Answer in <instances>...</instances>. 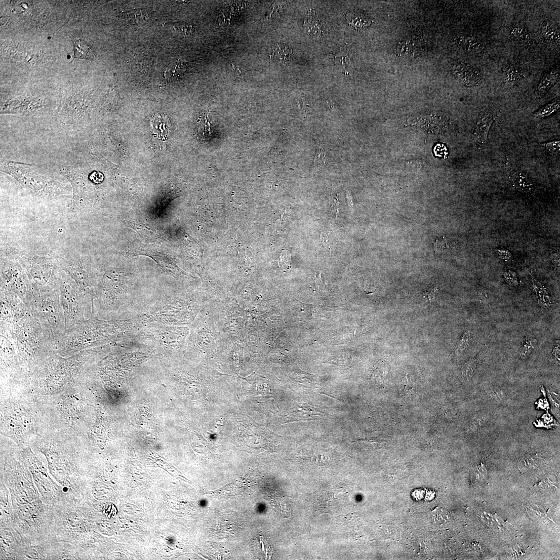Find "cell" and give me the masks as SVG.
<instances>
[{
    "mask_svg": "<svg viewBox=\"0 0 560 560\" xmlns=\"http://www.w3.org/2000/svg\"><path fill=\"white\" fill-rule=\"evenodd\" d=\"M231 66L236 76L242 78V72L241 69L239 67L235 62H233L231 63Z\"/></svg>",
    "mask_w": 560,
    "mask_h": 560,
    "instance_id": "60d3db41",
    "label": "cell"
},
{
    "mask_svg": "<svg viewBox=\"0 0 560 560\" xmlns=\"http://www.w3.org/2000/svg\"><path fill=\"white\" fill-rule=\"evenodd\" d=\"M406 379V381L403 382L401 390L402 395L404 396L410 395L413 391V386L412 384L409 381L407 375Z\"/></svg>",
    "mask_w": 560,
    "mask_h": 560,
    "instance_id": "74e56055",
    "label": "cell"
},
{
    "mask_svg": "<svg viewBox=\"0 0 560 560\" xmlns=\"http://www.w3.org/2000/svg\"><path fill=\"white\" fill-rule=\"evenodd\" d=\"M59 290L67 330L85 320L84 312L88 302L87 299L90 296L63 271L61 275Z\"/></svg>",
    "mask_w": 560,
    "mask_h": 560,
    "instance_id": "52a82bcc",
    "label": "cell"
},
{
    "mask_svg": "<svg viewBox=\"0 0 560 560\" xmlns=\"http://www.w3.org/2000/svg\"><path fill=\"white\" fill-rule=\"evenodd\" d=\"M308 32L313 35H320L321 31V25L319 20L316 18L315 14L311 13L309 14L305 23Z\"/></svg>",
    "mask_w": 560,
    "mask_h": 560,
    "instance_id": "f1b7e54d",
    "label": "cell"
},
{
    "mask_svg": "<svg viewBox=\"0 0 560 560\" xmlns=\"http://www.w3.org/2000/svg\"><path fill=\"white\" fill-rule=\"evenodd\" d=\"M56 259L60 268L82 289L90 295L91 278L88 267L83 264L81 258L71 251H62L56 254Z\"/></svg>",
    "mask_w": 560,
    "mask_h": 560,
    "instance_id": "30bf717a",
    "label": "cell"
},
{
    "mask_svg": "<svg viewBox=\"0 0 560 560\" xmlns=\"http://www.w3.org/2000/svg\"><path fill=\"white\" fill-rule=\"evenodd\" d=\"M185 68L182 64H176L168 68L164 72V77L168 80H172L178 77L182 72L185 71Z\"/></svg>",
    "mask_w": 560,
    "mask_h": 560,
    "instance_id": "d6a6232c",
    "label": "cell"
},
{
    "mask_svg": "<svg viewBox=\"0 0 560 560\" xmlns=\"http://www.w3.org/2000/svg\"><path fill=\"white\" fill-rule=\"evenodd\" d=\"M490 408L480 409L472 414L467 423V433L480 434L489 427L494 419L493 411Z\"/></svg>",
    "mask_w": 560,
    "mask_h": 560,
    "instance_id": "2e32d148",
    "label": "cell"
},
{
    "mask_svg": "<svg viewBox=\"0 0 560 560\" xmlns=\"http://www.w3.org/2000/svg\"><path fill=\"white\" fill-rule=\"evenodd\" d=\"M494 120L490 111L485 110L480 113L474 131V140L479 150L486 148L487 137Z\"/></svg>",
    "mask_w": 560,
    "mask_h": 560,
    "instance_id": "4fadbf2b",
    "label": "cell"
},
{
    "mask_svg": "<svg viewBox=\"0 0 560 560\" xmlns=\"http://www.w3.org/2000/svg\"><path fill=\"white\" fill-rule=\"evenodd\" d=\"M11 495L13 508L39 499L32 475L24 465L8 463L1 468V479Z\"/></svg>",
    "mask_w": 560,
    "mask_h": 560,
    "instance_id": "8992f818",
    "label": "cell"
},
{
    "mask_svg": "<svg viewBox=\"0 0 560 560\" xmlns=\"http://www.w3.org/2000/svg\"><path fill=\"white\" fill-rule=\"evenodd\" d=\"M1 282V288L14 293L29 309L33 302L35 289L22 265L12 259L2 262Z\"/></svg>",
    "mask_w": 560,
    "mask_h": 560,
    "instance_id": "ba28073f",
    "label": "cell"
},
{
    "mask_svg": "<svg viewBox=\"0 0 560 560\" xmlns=\"http://www.w3.org/2000/svg\"><path fill=\"white\" fill-rule=\"evenodd\" d=\"M439 291L438 286H435L430 288L424 292L423 296L424 298H428L430 302L431 303L432 301L435 299L436 294H438Z\"/></svg>",
    "mask_w": 560,
    "mask_h": 560,
    "instance_id": "f35d334b",
    "label": "cell"
},
{
    "mask_svg": "<svg viewBox=\"0 0 560 560\" xmlns=\"http://www.w3.org/2000/svg\"><path fill=\"white\" fill-rule=\"evenodd\" d=\"M560 108V99L557 98L539 109L533 114L536 119H543L553 115Z\"/></svg>",
    "mask_w": 560,
    "mask_h": 560,
    "instance_id": "d4e9b609",
    "label": "cell"
},
{
    "mask_svg": "<svg viewBox=\"0 0 560 560\" xmlns=\"http://www.w3.org/2000/svg\"><path fill=\"white\" fill-rule=\"evenodd\" d=\"M521 74L519 69L513 65L507 66L504 70V80L508 87H513L521 80Z\"/></svg>",
    "mask_w": 560,
    "mask_h": 560,
    "instance_id": "7402d4cb",
    "label": "cell"
},
{
    "mask_svg": "<svg viewBox=\"0 0 560 560\" xmlns=\"http://www.w3.org/2000/svg\"><path fill=\"white\" fill-rule=\"evenodd\" d=\"M12 257L25 269L35 290L59 288L62 270L56 259L24 253H12Z\"/></svg>",
    "mask_w": 560,
    "mask_h": 560,
    "instance_id": "5b68a950",
    "label": "cell"
},
{
    "mask_svg": "<svg viewBox=\"0 0 560 560\" xmlns=\"http://www.w3.org/2000/svg\"><path fill=\"white\" fill-rule=\"evenodd\" d=\"M27 465L33 480L44 503L55 506L68 499L62 487L48 474L47 471L33 456H27Z\"/></svg>",
    "mask_w": 560,
    "mask_h": 560,
    "instance_id": "9c48e42d",
    "label": "cell"
},
{
    "mask_svg": "<svg viewBox=\"0 0 560 560\" xmlns=\"http://www.w3.org/2000/svg\"><path fill=\"white\" fill-rule=\"evenodd\" d=\"M558 78V72L554 70L545 74L537 86L536 90L537 95L541 97L545 95L555 85Z\"/></svg>",
    "mask_w": 560,
    "mask_h": 560,
    "instance_id": "d6986e66",
    "label": "cell"
},
{
    "mask_svg": "<svg viewBox=\"0 0 560 560\" xmlns=\"http://www.w3.org/2000/svg\"><path fill=\"white\" fill-rule=\"evenodd\" d=\"M510 35L512 39L520 44H529L531 40V37L526 29L520 26L513 27L510 31Z\"/></svg>",
    "mask_w": 560,
    "mask_h": 560,
    "instance_id": "484cf974",
    "label": "cell"
},
{
    "mask_svg": "<svg viewBox=\"0 0 560 560\" xmlns=\"http://www.w3.org/2000/svg\"><path fill=\"white\" fill-rule=\"evenodd\" d=\"M508 179L513 188L523 193L531 194L535 189L534 182L526 173L516 166L507 164Z\"/></svg>",
    "mask_w": 560,
    "mask_h": 560,
    "instance_id": "9a60e30c",
    "label": "cell"
},
{
    "mask_svg": "<svg viewBox=\"0 0 560 560\" xmlns=\"http://www.w3.org/2000/svg\"><path fill=\"white\" fill-rule=\"evenodd\" d=\"M334 57L336 64H340L347 73V67L349 65L350 61L349 53L345 49H341L337 54L334 55Z\"/></svg>",
    "mask_w": 560,
    "mask_h": 560,
    "instance_id": "4dcf8cb0",
    "label": "cell"
},
{
    "mask_svg": "<svg viewBox=\"0 0 560 560\" xmlns=\"http://www.w3.org/2000/svg\"><path fill=\"white\" fill-rule=\"evenodd\" d=\"M546 149L552 154H558L560 151V142L552 141L544 144Z\"/></svg>",
    "mask_w": 560,
    "mask_h": 560,
    "instance_id": "8d00e7d4",
    "label": "cell"
},
{
    "mask_svg": "<svg viewBox=\"0 0 560 560\" xmlns=\"http://www.w3.org/2000/svg\"><path fill=\"white\" fill-rule=\"evenodd\" d=\"M14 521L11 495L4 482L0 480V529L13 527Z\"/></svg>",
    "mask_w": 560,
    "mask_h": 560,
    "instance_id": "5bb4252c",
    "label": "cell"
},
{
    "mask_svg": "<svg viewBox=\"0 0 560 560\" xmlns=\"http://www.w3.org/2000/svg\"><path fill=\"white\" fill-rule=\"evenodd\" d=\"M358 13L349 14L347 16L348 23L355 28H360L370 25V20L366 15Z\"/></svg>",
    "mask_w": 560,
    "mask_h": 560,
    "instance_id": "83f0119b",
    "label": "cell"
},
{
    "mask_svg": "<svg viewBox=\"0 0 560 560\" xmlns=\"http://www.w3.org/2000/svg\"><path fill=\"white\" fill-rule=\"evenodd\" d=\"M534 342L533 343L530 340L525 339L524 346L520 353V356L522 358L524 359L531 354V351L534 349Z\"/></svg>",
    "mask_w": 560,
    "mask_h": 560,
    "instance_id": "836d02e7",
    "label": "cell"
},
{
    "mask_svg": "<svg viewBox=\"0 0 560 560\" xmlns=\"http://www.w3.org/2000/svg\"><path fill=\"white\" fill-rule=\"evenodd\" d=\"M559 254L558 253H554L552 255L553 263L554 266L559 269L560 267V257Z\"/></svg>",
    "mask_w": 560,
    "mask_h": 560,
    "instance_id": "b9f144b4",
    "label": "cell"
},
{
    "mask_svg": "<svg viewBox=\"0 0 560 560\" xmlns=\"http://www.w3.org/2000/svg\"><path fill=\"white\" fill-rule=\"evenodd\" d=\"M31 165L12 160L1 163V171L12 176L24 188L36 195L44 198H55L70 192L67 184L49 179L35 172Z\"/></svg>",
    "mask_w": 560,
    "mask_h": 560,
    "instance_id": "277c9868",
    "label": "cell"
},
{
    "mask_svg": "<svg viewBox=\"0 0 560 560\" xmlns=\"http://www.w3.org/2000/svg\"><path fill=\"white\" fill-rule=\"evenodd\" d=\"M0 560H23L25 544L13 527L0 530Z\"/></svg>",
    "mask_w": 560,
    "mask_h": 560,
    "instance_id": "7c38bea8",
    "label": "cell"
},
{
    "mask_svg": "<svg viewBox=\"0 0 560 560\" xmlns=\"http://www.w3.org/2000/svg\"><path fill=\"white\" fill-rule=\"evenodd\" d=\"M12 335L18 354L34 357L55 353L53 341L39 321L29 313L18 323H1Z\"/></svg>",
    "mask_w": 560,
    "mask_h": 560,
    "instance_id": "7a4b0ae2",
    "label": "cell"
},
{
    "mask_svg": "<svg viewBox=\"0 0 560 560\" xmlns=\"http://www.w3.org/2000/svg\"><path fill=\"white\" fill-rule=\"evenodd\" d=\"M542 34L547 41L551 43L558 42L560 35L554 25L549 20H545L541 25Z\"/></svg>",
    "mask_w": 560,
    "mask_h": 560,
    "instance_id": "603a6c76",
    "label": "cell"
},
{
    "mask_svg": "<svg viewBox=\"0 0 560 560\" xmlns=\"http://www.w3.org/2000/svg\"><path fill=\"white\" fill-rule=\"evenodd\" d=\"M532 276L533 288L538 299V303L542 307L550 308L552 306L551 298L545 287L533 276Z\"/></svg>",
    "mask_w": 560,
    "mask_h": 560,
    "instance_id": "ffe728a7",
    "label": "cell"
},
{
    "mask_svg": "<svg viewBox=\"0 0 560 560\" xmlns=\"http://www.w3.org/2000/svg\"><path fill=\"white\" fill-rule=\"evenodd\" d=\"M291 54L292 51L289 47L278 44L274 51L273 56L280 61L286 62L289 61Z\"/></svg>",
    "mask_w": 560,
    "mask_h": 560,
    "instance_id": "f546056e",
    "label": "cell"
},
{
    "mask_svg": "<svg viewBox=\"0 0 560 560\" xmlns=\"http://www.w3.org/2000/svg\"><path fill=\"white\" fill-rule=\"evenodd\" d=\"M504 277L505 281L508 284L514 286H517L519 284L518 280L516 274L512 271H508L504 274Z\"/></svg>",
    "mask_w": 560,
    "mask_h": 560,
    "instance_id": "d590c367",
    "label": "cell"
},
{
    "mask_svg": "<svg viewBox=\"0 0 560 560\" xmlns=\"http://www.w3.org/2000/svg\"><path fill=\"white\" fill-rule=\"evenodd\" d=\"M13 527L27 545L43 544L53 541L55 521L54 506L39 499L14 508Z\"/></svg>",
    "mask_w": 560,
    "mask_h": 560,
    "instance_id": "6da1fadb",
    "label": "cell"
},
{
    "mask_svg": "<svg viewBox=\"0 0 560 560\" xmlns=\"http://www.w3.org/2000/svg\"><path fill=\"white\" fill-rule=\"evenodd\" d=\"M471 337V332L469 330H465L462 335V338L459 342V343L456 347L455 350V354L457 356H460L468 346Z\"/></svg>",
    "mask_w": 560,
    "mask_h": 560,
    "instance_id": "1f68e13d",
    "label": "cell"
},
{
    "mask_svg": "<svg viewBox=\"0 0 560 560\" xmlns=\"http://www.w3.org/2000/svg\"><path fill=\"white\" fill-rule=\"evenodd\" d=\"M478 358L476 357L464 363L461 368V375L464 381L468 383L472 381L478 366Z\"/></svg>",
    "mask_w": 560,
    "mask_h": 560,
    "instance_id": "cb8c5ba5",
    "label": "cell"
},
{
    "mask_svg": "<svg viewBox=\"0 0 560 560\" xmlns=\"http://www.w3.org/2000/svg\"><path fill=\"white\" fill-rule=\"evenodd\" d=\"M482 394L483 399L492 406H506L510 403L512 400L510 390L503 387H490L482 390Z\"/></svg>",
    "mask_w": 560,
    "mask_h": 560,
    "instance_id": "ac0fdd59",
    "label": "cell"
},
{
    "mask_svg": "<svg viewBox=\"0 0 560 560\" xmlns=\"http://www.w3.org/2000/svg\"><path fill=\"white\" fill-rule=\"evenodd\" d=\"M498 256L505 262H510L513 260V256L509 251L505 248H499L495 250Z\"/></svg>",
    "mask_w": 560,
    "mask_h": 560,
    "instance_id": "e575fe53",
    "label": "cell"
},
{
    "mask_svg": "<svg viewBox=\"0 0 560 560\" xmlns=\"http://www.w3.org/2000/svg\"><path fill=\"white\" fill-rule=\"evenodd\" d=\"M28 310L47 332L53 344L65 334V319L59 288L35 290L33 302Z\"/></svg>",
    "mask_w": 560,
    "mask_h": 560,
    "instance_id": "3957f363",
    "label": "cell"
},
{
    "mask_svg": "<svg viewBox=\"0 0 560 560\" xmlns=\"http://www.w3.org/2000/svg\"><path fill=\"white\" fill-rule=\"evenodd\" d=\"M462 43L465 49L472 53H480L484 49V45L481 41L473 37L463 38Z\"/></svg>",
    "mask_w": 560,
    "mask_h": 560,
    "instance_id": "4316f807",
    "label": "cell"
},
{
    "mask_svg": "<svg viewBox=\"0 0 560 560\" xmlns=\"http://www.w3.org/2000/svg\"><path fill=\"white\" fill-rule=\"evenodd\" d=\"M28 313L22 300L10 290L1 288V323L14 325Z\"/></svg>",
    "mask_w": 560,
    "mask_h": 560,
    "instance_id": "8fae6325",
    "label": "cell"
},
{
    "mask_svg": "<svg viewBox=\"0 0 560 560\" xmlns=\"http://www.w3.org/2000/svg\"><path fill=\"white\" fill-rule=\"evenodd\" d=\"M75 58L93 60L94 54L90 47L80 39L74 40Z\"/></svg>",
    "mask_w": 560,
    "mask_h": 560,
    "instance_id": "44dd1931",
    "label": "cell"
},
{
    "mask_svg": "<svg viewBox=\"0 0 560 560\" xmlns=\"http://www.w3.org/2000/svg\"><path fill=\"white\" fill-rule=\"evenodd\" d=\"M434 153L437 157H444L447 154V149L443 144H438L434 150Z\"/></svg>",
    "mask_w": 560,
    "mask_h": 560,
    "instance_id": "ab89813d",
    "label": "cell"
},
{
    "mask_svg": "<svg viewBox=\"0 0 560 560\" xmlns=\"http://www.w3.org/2000/svg\"><path fill=\"white\" fill-rule=\"evenodd\" d=\"M452 71L455 77L466 87H474L480 84L481 78L479 72L468 64H456Z\"/></svg>",
    "mask_w": 560,
    "mask_h": 560,
    "instance_id": "e0dca14e",
    "label": "cell"
}]
</instances>
